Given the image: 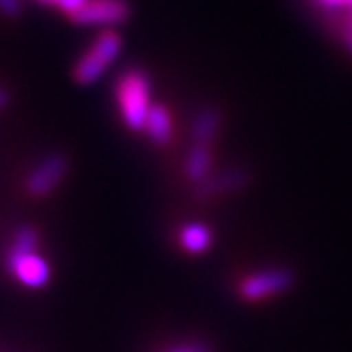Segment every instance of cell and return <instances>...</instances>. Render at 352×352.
Returning a JSON list of instances; mask_svg holds the SVG:
<instances>
[{
	"mask_svg": "<svg viewBox=\"0 0 352 352\" xmlns=\"http://www.w3.org/2000/svg\"><path fill=\"white\" fill-rule=\"evenodd\" d=\"M68 172V157L64 153H52L41 160L28 174L26 191L32 197H45L52 193Z\"/></svg>",
	"mask_w": 352,
	"mask_h": 352,
	"instance_id": "cell-4",
	"label": "cell"
},
{
	"mask_svg": "<svg viewBox=\"0 0 352 352\" xmlns=\"http://www.w3.org/2000/svg\"><path fill=\"white\" fill-rule=\"evenodd\" d=\"M217 130H219L217 111L202 109L195 115V121H193V142L202 146H210V142L217 138Z\"/></svg>",
	"mask_w": 352,
	"mask_h": 352,
	"instance_id": "cell-11",
	"label": "cell"
},
{
	"mask_svg": "<svg viewBox=\"0 0 352 352\" xmlns=\"http://www.w3.org/2000/svg\"><path fill=\"white\" fill-rule=\"evenodd\" d=\"M87 3H89V0H60L58 7H60V9L70 17V15H74L77 11H81Z\"/></svg>",
	"mask_w": 352,
	"mask_h": 352,
	"instance_id": "cell-17",
	"label": "cell"
},
{
	"mask_svg": "<svg viewBox=\"0 0 352 352\" xmlns=\"http://www.w3.org/2000/svg\"><path fill=\"white\" fill-rule=\"evenodd\" d=\"M246 183V176L238 170L234 172H225L219 176H212V179H206L204 183H199L197 187V195L199 197H212L217 193L230 191V189H240Z\"/></svg>",
	"mask_w": 352,
	"mask_h": 352,
	"instance_id": "cell-10",
	"label": "cell"
},
{
	"mask_svg": "<svg viewBox=\"0 0 352 352\" xmlns=\"http://www.w3.org/2000/svg\"><path fill=\"white\" fill-rule=\"evenodd\" d=\"M144 130L151 138L153 144H166L172 138V117L166 111V107L162 104H151L148 115H146V123H144Z\"/></svg>",
	"mask_w": 352,
	"mask_h": 352,
	"instance_id": "cell-7",
	"label": "cell"
},
{
	"mask_svg": "<svg viewBox=\"0 0 352 352\" xmlns=\"http://www.w3.org/2000/svg\"><path fill=\"white\" fill-rule=\"evenodd\" d=\"M336 32L342 36L344 45L348 47V52L352 54V13L336 17Z\"/></svg>",
	"mask_w": 352,
	"mask_h": 352,
	"instance_id": "cell-13",
	"label": "cell"
},
{
	"mask_svg": "<svg viewBox=\"0 0 352 352\" xmlns=\"http://www.w3.org/2000/svg\"><path fill=\"white\" fill-rule=\"evenodd\" d=\"M316 5L329 9V11H336V17L352 13V0H316Z\"/></svg>",
	"mask_w": 352,
	"mask_h": 352,
	"instance_id": "cell-14",
	"label": "cell"
},
{
	"mask_svg": "<svg viewBox=\"0 0 352 352\" xmlns=\"http://www.w3.org/2000/svg\"><path fill=\"white\" fill-rule=\"evenodd\" d=\"M293 274L283 267H270L246 276L238 285V293L246 301H261L272 295L285 293L293 287Z\"/></svg>",
	"mask_w": 352,
	"mask_h": 352,
	"instance_id": "cell-3",
	"label": "cell"
},
{
	"mask_svg": "<svg viewBox=\"0 0 352 352\" xmlns=\"http://www.w3.org/2000/svg\"><path fill=\"white\" fill-rule=\"evenodd\" d=\"M151 83L148 77L138 70L130 68L117 79V102L121 117L130 130H144L146 115L151 109Z\"/></svg>",
	"mask_w": 352,
	"mask_h": 352,
	"instance_id": "cell-1",
	"label": "cell"
},
{
	"mask_svg": "<svg viewBox=\"0 0 352 352\" xmlns=\"http://www.w3.org/2000/svg\"><path fill=\"white\" fill-rule=\"evenodd\" d=\"M210 170H212L210 146L193 144L185 160V176L191 183H204L206 179H210Z\"/></svg>",
	"mask_w": 352,
	"mask_h": 352,
	"instance_id": "cell-8",
	"label": "cell"
},
{
	"mask_svg": "<svg viewBox=\"0 0 352 352\" xmlns=\"http://www.w3.org/2000/svg\"><path fill=\"white\" fill-rule=\"evenodd\" d=\"M166 352H212L208 344L204 342H187V344H179Z\"/></svg>",
	"mask_w": 352,
	"mask_h": 352,
	"instance_id": "cell-15",
	"label": "cell"
},
{
	"mask_svg": "<svg viewBox=\"0 0 352 352\" xmlns=\"http://www.w3.org/2000/svg\"><path fill=\"white\" fill-rule=\"evenodd\" d=\"M121 47H123V41L117 32H113V30L102 32L85 52V56L74 64L72 79L79 85H91L94 81L102 77L107 68L117 60Z\"/></svg>",
	"mask_w": 352,
	"mask_h": 352,
	"instance_id": "cell-2",
	"label": "cell"
},
{
	"mask_svg": "<svg viewBox=\"0 0 352 352\" xmlns=\"http://www.w3.org/2000/svg\"><path fill=\"white\" fill-rule=\"evenodd\" d=\"M181 246L191 255H199L204 250L210 248L212 244V232L210 228H206L204 223H189L181 230Z\"/></svg>",
	"mask_w": 352,
	"mask_h": 352,
	"instance_id": "cell-9",
	"label": "cell"
},
{
	"mask_svg": "<svg viewBox=\"0 0 352 352\" xmlns=\"http://www.w3.org/2000/svg\"><path fill=\"white\" fill-rule=\"evenodd\" d=\"M38 3H45V5H58L60 0H38Z\"/></svg>",
	"mask_w": 352,
	"mask_h": 352,
	"instance_id": "cell-19",
	"label": "cell"
},
{
	"mask_svg": "<svg viewBox=\"0 0 352 352\" xmlns=\"http://www.w3.org/2000/svg\"><path fill=\"white\" fill-rule=\"evenodd\" d=\"M38 232L32 225H19L11 238V253H36Z\"/></svg>",
	"mask_w": 352,
	"mask_h": 352,
	"instance_id": "cell-12",
	"label": "cell"
},
{
	"mask_svg": "<svg viewBox=\"0 0 352 352\" xmlns=\"http://www.w3.org/2000/svg\"><path fill=\"white\" fill-rule=\"evenodd\" d=\"M7 270L15 278L30 289H41L49 283V265L38 253H11L7 250L5 257Z\"/></svg>",
	"mask_w": 352,
	"mask_h": 352,
	"instance_id": "cell-5",
	"label": "cell"
},
{
	"mask_svg": "<svg viewBox=\"0 0 352 352\" xmlns=\"http://www.w3.org/2000/svg\"><path fill=\"white\" fill-rule=\"evenodd\" d=\"M23 11L21 0H0V13L7 17H19Z\"/></svg>",
	"mask_w": 352,
	"mask_h": 352,
	"instance_id": "cell-16",
	"label": "cell"
},
{
	"mask_svg": "<svg viewBox=\"0 0 352 352\" xmlns=\"http://www.w3.org/2000/svg\"><path fill=\"white\" fill-rule=\"evenodd\" d=\"M7 102H9V94L3 87H0V107H5Z\"/></svg>",
	"mask_w": 352,
	"mask_h": 352,
	"instance_id": "cell-18",
	"label": "cell"
},
{
	"mask_svg": "<svg viewBox=\"0 0 352 352\" xmlns=\"http://www.w3.org/2000/svg\"><path fill=\"white\" fill-rule=\"evenodd\" d=\"M130 5L128 0H89V3L70 15L74 23L81 26H94V23H121L130 17Z\"/></svg>",
	"mask_w": 352,
	"mask_h": 352,
	"instance_id": "cell-6",
	"label": "cell"
}]
</instances>
